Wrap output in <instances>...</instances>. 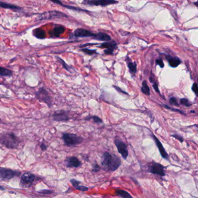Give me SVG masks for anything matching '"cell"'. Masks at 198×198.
Returning a JSON list of instances; mask_svg holds the SVG:
<instances>
[{"label": "cell", "mask_w": 198, "mask_h": 198, "mask_svg": "<svg viewBox=\"0 0 198 198\" xmlns=\"http://www.w3.org/2000/svg\"><path fill=\"white\" fill-rule=\"evenodd\" d=\"M101 165L104 170L108 171H115L121 165V159L116 155L105 152L103 156Z\"/></svg>", "instance_id": "cell-1"}, {"label": "cell", "mask_w": 198, "mask_h": 198, "mask_svg": "<svg viewBox=\"0 0 198 198\" xmlns=\"http://www.w3.org/2000/svg\"><path fill=\"white\" fill-rule=\"evenodd\" d=\"M20 143L19 138L12 132L4 133L0 136V144L8 149H16Z\"/></svg>", "instance_id": "cell-2"}, {"label": "cell", "mask_w": 198, "mask_h": 198, "mask_svg": "<svg viewBox=\"0 0 198 198\" xmlns=\"http://www.w3.org/2000/svg\"><path fill=\"white\" fill-rule=\"evenodd\" d=\"M62 139L64 140L65 144L69 147L78 145L82 143L84 140L81 137L76 134L69 133H65L63 134Z\"/></svg>", "instance_id": "cell-3"}, {"label": "cell", "mask_w": 198, "mask_h": 198, "mask_svg": "<svg viewBox=\"0 0 198 198\" xmlns=\"http://www.w3.org/2000/svg\"><path fill=\"white\" fill-rule=\"evenodd\" d=\"M35 98L38 100L45 103L49 108H51L52 106V101L51 96L48 91L44 88H40L35 93Z\"/></svg>", "instance_id": "cell-4"}, {"label": "cell", "mask_w": 198, "mask_h": 198, "mask_svg": "<svg viewBox=\"0 0 198 198\" xmlns=\"http://www.w3.org/2000/svg\"><path fill=\"white\" fill-rule=\"evenodd\" d=\"M165 167L163 166V165L159 163L152 162L148 166V169L146 172L151 173L153 175L164 177L165 175Z\"/></svg>", "instance_id": "cell-5"}, {"label": "cell", "mask_w": 198, "mask_h": 198, "mask_svg": "<svg viewBox=\"0 0 198 198\" xmlns=\"http://www.w3.org/2000/svg\"><path fill=\"white\" fill-rule=\"evenodd\" d=\"M65 14L62 12L57 11H48L40 14L37 17V21H44L50 20L54 18H61L62 17H66Z\"/></svg>", "instance_id": "cell-6"}, {"label": "cell", "mask_w": 198, "mask_h": 198, "mask_svg": "<svg viewBox=\"0 0 198 198\" xmlns=\"http://www.w3.org/2000/svg\"><path fill=\"white\" fill-rule=\"evenodd\" d=\"M116 0H84L83 4L84 5L92 6H102L105 7L117 3Z\"/></svg>", "instance_id": "cell-7"}, {"label": "cell", "mask_w": 198, "mask_h": 198, "mask_svg": "<svg viewBox=\"0 0 198 198\" xmlns=\"http://www.w3.org/2000/svg\"><path fill=\"white\" fill-rule=\"evenodd\" d=\"M19 174L20 173H19L18 172L14 171L10 169L0 167V178L2 180H10L15 176Z\"/></svg>", "instance_id": "cell-8"}, {"label": "cell", "mask_w": 198, "mask_h": 198, "mask_svg": "<svg viewBox=\"0 0 198 198\" xmlns=\"http://www.w3.org/2000/svg\"><path fill=\"white\" fill-rule=\"evenodd\" d=\"M52 119L56 122H67L71 118L67 111L65 110L56 111L52 115Z\"/></svg>", "instance_id": "cell-9"}, {"label": "cell", "mask_w": 198, "mask_h": 198, "mask_svg": "<svg viewBox=\"0 0 198 198\" xmlns=\"http://www.w3.org/2000/svg\"><path fill=\"white\" fill-rule=\"evenodd\" d=\"M35 178V176L30 173H26L23 174L21 178V186L22 188L30 187L32 185Z\"/></svg>", "instance_id": "cell-10"}, {"label": "cell", "mask_w": 198, "mask_h": 198, "mask_svg": "<svg viewBox=\"0 0 198 198\" xmlns=\"http://www.w3.org/2000/svg\"><path fill=\"white\" fill-rule=\"evenodd\" d=\"M114 143L117 147V151L119 154H121L123 158L126 159L129 155V151L126 144L119 139H116Z\"/></svg>", "instance_id": "cell-11"}, {"label": "cell", "mask_w": 198, "mask_h": 198, "mask_svg": "<svg viewBox=\"0 0 198 198\" xmlns=\"http://www.w3.org/2000/svg\"><path fill=\"white\" fill-rule=\"evenodd\" d=\"M100 48H106L104 51V53L106 55H113L115 49L117 48V43L115 41L105 42L101 44L100 46Z\"/></svg>", "instance_id": "cell-12"}, {"label": "cell", "mask_w": 198, "mask_h": 198, "mask_svg": "<svg viewBox=\"0 0 198 198\" xmlns=\"http://www.w3.org/2000/svg\"><path fill=\"white\" fill-rule=\"evenodd\" d=\"M152 138L154 139V143L156 144V146H157V148L159 151V153L161 155V156H162V158L165 159L166 160H168L169 159V156L167 154V153L166 152L163 144L159 141V140L157 139V137H156V136L153 133H152Z\"/></svg>", "instance_id": "cell-13"}, {"label": "cell", "mask_w": 198, "mask_h": 198, "mask_svg": "<svg viewBox=\"0 0 198 198\" xmlns=\"http://www.w3.org/2000/svg\"><path fill=\"white\" fill-rule=\"evenodd\" d=\"M95 34L83 29H77L74 32V36L76 38L93 37Z\"/></svg>", "instance_id": "cell-14"}, {"label": "cell", "mask_w": 198, "mask_h": 198, "mask_svg": "<svg viewBox=\"0 0 198 198\" xmlns=\"http://www.w3.org/2000/svg\"><path fill=\"white\" fill-rule=\"evenodd\" d=\"M65 164L68 167H78L81 165V162L77 157L70 156L65 159Z\"/></svg>", "instance_id": "cell-15"}, {"label": "cell", "mask_w": 198, "mask_h": 198, "mask_svg": "<svg viewBox=\"0 0 198 198\" xmlns=\"http://www.w3.org/2000/svg\"><path fill=\"white\" fill-rule=\"evenodd\" d=\"M165 58L168 61V65L172 68H176L181 63V60L175 56H171L170 55H165Z\"/></svg>", "instance_id": "cell-16"}, {"label": "cell", "mask_w": 198, "mask_h": 198, "mask_svg": "<svg viewBox=\"0 0 198 198\" xmlns=\"http://www.w3.org/2000/svg\"><path fill=\"white\" fill-rule=\"evenodd\" d=\"M65 32V28L64 26H57L55 28H54L50 34V35L51 37L56 38V37H59Z\"/></svg>", "instance_id": "cell-17"}, {"label": "cell", "mask_w": 198, "mask_h": 198, "mask_svg": "<svg viewBox=\"0 0 198 198\" xmlns=\"http://www.w3.org/2000/svg\"><path fill=\"white\" fill-rule=\"evenodd\" d=\"M92 38L94 40H97L101 41H105V42H108L111 40L110 35H109L106 33H102V32L95 34L94 36Z\"/></svg>", "instance_id": "cell-18"}, {"label": "cell", "mask_w": 198, "mask_h": 198, "mask_svg": "<svg viewBox=\"0 0 198 198\" xmlns=\"http://www.w3.org/2000/svg\"><path fill=\"white\" fill-rule=\"evenodd\" d=\"M70 183L72 184L73 186L78 191H82V192H85V191H88V189H89L88 187H85V186H80V184L81 182L77 181L76 180L72 179L70 180Z\"/></svg>", "instance_id": "cell-19"}, {"label": "cell", "mask_w": 198, "mask_h": 198, "mask_svg": "<svg viewBox=\"0 0 198 198\" xmlns=\"http://www.w3.org/2000/svg\"><path fill=\"white\" fill-rule=\"evenodd\" d=\"M0 8H4V9H9V10H12L13 11H19L21 10L19 7L18 6H16L15 5L11 4H8L5 2L0 1Z\"/></svg>", "instance_id": "cell-20"}, {"label": "cell", "mask_w": 198, "mask_h": 198, "mask_svg": "<svg viewBox=\"0 0 198 198\" xmlns=\"http://www.w3.org/2000/svg\"><path fill=\"white\" fill-rule=\"evenodd\" d=\"M13 72L11 70L0 66V76L1 77H12Z\"/></svg>", "instance_id": "cell-21"}, {"label": "cell", "mask_w": 198, "mask_h": 198, "mask_svg": "<svg viewBox=\"0 0 198 198\" xmlns=\"http://www.w3.org/2000/svg\"><path fill=\"white\" fill-rule=\"evenodd\" d=\"M33 35L38 39H44L46 37L45 31L40 28L35 29L33 32Z\"/></svg>", "instance_id": "cell-22"}, {"label": "cell", "mask_w": 198, "mask_h": 198, "mask_svg": "<svg viewBox=\"0 0 198 198\" xmlns=\"http://www.w3.org/2000/svg\"><path fill=\"white\" fill-rule=\"evenodd\" d=\"M117 195L120 197L122 198H133L132 196L127 191L122 189H116L115 191Z\"/></svg>", "instance_id": "cell-23"}, {"label": "cell", "mask_w": 198, "mask_h": 198, "mask_svg": "<svg viewBox=\"0 0 198 198\" xmlns=\"http://www.w3.org/2000/svg\"><path fill=\"white\" fill-rule=\"evenodd\" d=\"M128 68H129L130 72L132 74H135L137 73V63L130 61L127 62Z\"/></svg>", "instance_id": "cell-24"}, {"label": "cell", "mask_w": 198, "mask_h": 198, "mask_svg": "<svg viewBox=\"0 0 198 198\" xmlns=\"http://www.w3.org/2000/svg\"><path fill=\"white\" fill-rule=\"evenodd\" d=\"M141 91L145 95L149 96L150 95V89L149 88V87L145 81H143L142 83Z\"/></svg>", "instance_id": "cell-25"}, {"label": "cell", "mask_w": 198, "mask_h": 198, "mask_svg": "<svg viewBox=\"0 0 198 198\" xmlns=\"http://www.w3.org/2000/svg\"><path fill=\"white\" fill-rule=\"evenodd\" d=\"M57 59H58V61L59 62V63L62 65V66H63V67L66 70V71H67L69 72H72V66H69L67 63H66V62L61 57H57Z\"/></svg>", "instance_id": "cell-26"}, {"label": "cell", "mask_w": 198, "mask_h": 198, "mask_svg": "<svg viewBox=\"0 0 198 198\" xmlns=\"http://www.w3.org/2000/svg\"><path fill=\"white\" fill-rule=\"evenodd\" d=\"M180 103L183 105L185 106L186 107H190L192 105V103L189 101V100L185 98H182V99H180Z\"/></svg>", "instance_id": "cell-27"}, {"label": "cell", "mask_w": 198, "mask_h": 198, "mask_svg": "<svg viewBox=\"0 0 198 198\" xmlns=\"http://www.w3.org/2000/svg\"><path fill=\"white\" fill-rule=\"evenodd\" d=\"M81 51L82 52H83L84 54L89 55H94V54H97L96 50H91V49H87V48L82 49Z\"/></svg>", "instance_id": "cell-28"}, {"label": "cell", "mask_w": 198, "mask_h": 198, "mask_svg": "<svg viewBox=\"0 0 198 198\" xmlns=\"http://www.w3.org/2000/svg\"><path fill=\"white\" fill-rule=\"evenodd\" d=\"M164 107H165V109H167L171 110V111H173L177 112H178V113H180V114H182V115H185V112H184V111H181V110L173 109V108H172V107H169V106H167V105H164Z\"/></svg>", "instance_id": "cell-29"}, {"label": "cell", "mask_w": 198, "mask_h": 198, "mask_svg": "<svg viewBox=\"0 0 198 198\" xmlns=\"http://www.w3.org/2000/svg\"><path fill=\"white\" fill-rule=\"evenodd\" d=\"M156 65L157 66H160V68H163L165 66V64L163 63V61L162 60V59H156Z\"/></svg>", "instance_id": "cell-30"}, {"label": "cell", "mask_w": 198, "mask_h": 198, "mask_svg": "<svg viewBox=\"0 0 198 198\" xmlns=\"http://www.w3.org/2000/svg\"><path fill=\"white\" fill-rule=\"evenodd\" d=\"M170 103L171 104H173V105H175L176 106H179V104H178V103L177 101V100L176 98L175 97H171L170 99Z\"/></svg>", "instance_id": "cell-31"}, {"label": "cell", "mask_w": 198, "mask_h": 198, "mask_svg": "<svg viewBox=\"0 0 198 198\" xmlns=\"http://www.w3.org/2000/svg\"><path fill=\"white\" fill-rule=\"evenodd\" d=\"M171 137L175 138L176 139L178 140V141H180L181 143H182V142H184V138H183L182 136H180V135H178V134H175L171 135Z\"/></svg>", "instance_id": "cell-32"}, {"label": "cell", "mask_w": 198, "mask_h": 198, "mask_svg": "<svg viewBox=\"0 0 198 198\" xmlns=\"http://www.w3.org/2000/svg\"><path fill=\"white\" fill-rule=\"evenodd\" d=\"M192 91L195 93V94L197 96V95H198V85H197V83H194V84L192 85Z\"/></svg>", "instance_id": "cell-33"}, {"label": "cell", "mask_w": 198, "mask_h": 198, "mask_svg": "<svg viewBox=\"0 0 198 198\" xmlns=\"http://www.w3.org/2000/svg\"><path fill=\"white\" fill-rule=\"evenodd\" d=\"M100 167L99 165H98L97 164H95V165L93 166L92 170L94 172H99V170H100Z\"/></svg>", "instance_id": "cell-34"}, {"label": "cell", "mask_w": 198, "mask_h": 198, "mask_svg": "<svg viewBox=\"0 0 198 198\" xmlns=\"http://www.w3.org/2000/svg\"><path fill=\"white\" fill-rule=\"evenodd\" d=\"M92 118L93 121H94L95 123H102V120L97 116H93V117H92Z\"/></svg>", "instance_id": "cell-35"}, {"label": "cell", "mask_w": 198, "mask_h": 198, "mask_svg": "<svg viewBox=\"0 0 198 198\" xmlns=\"http://www.w3.org/2000/svg\"><path fill=\"white\" fill-rule=\"evenodd\" d=\"M153 88H154V90H155L157 93L160 94V90H159V89L158 85H157V84L156 82H154V84H153Z\"/></svg>", "instance_id": "cell-36"}, {"label": "cell", "mask_w": 198, "mask_h": 198, "mask_svg": "<svg viewBox=\"0 0 198 198\" xmlns=\"http://www.w3.org/2000/svg\"><path fill=\"white\" fill-rule=\"evenodd\" d=\"M40 148H41V149L42 151H45L47 149V145L45 143L42 142L41 144V145H40Z\"/></svg>", "instance_id": "cell-37"}, {"label": "cell", "mask_w": 198, "mask_h": 198, "mask_svg": "<svg viewBox=\"0 0 198 198\" xmlns=\"http://www.w3.org/2000/svg\"><path fill=\"white\" fill-rule=\"evenodd\" d=\"M51 2L55 3L56 4H58V5H59L61 6H62L63 4L62 3V2L60 1V0H50Z\"/></svg>", "instance_id": "cell-38"}, {"label": "cell", "mask_w": 198, "mask_h": 198, "mask_svg": "<svg viewBox=\"0 0 198 198\" xmlns=\"http://www.w3.org/2000/svg\"><path fill=\"white\" fill-rule=\"evenodd\" d=\"M113 88H115L118 92H121V93H124V94H126V95H128V93H127V92H124V91H123V90H121V89L120 88H119V87H116V86H113Z\"/></svg>", "instance_id": "cell-39"}, {"label": "cell", "mask_w": 198, "mask_h": 198, "mask_svg": "<svg viewBox=\"0 0 198 198\" xmlns=\"http://www.w3.org/2000/svg\"><path fill=\"white\" fill-rule=\"evenodd\" d=\"M191 112H195L194 111H191Z\"/></svg>", "instance_id": "cell-40"}, {"label": "cell", "mask_w": 198, "mask_h": 198, "mask_svg": "<svg viewBox=\"0 0 198 198\" xmlns=\"http://www.w3.org/2000/svg\"><path fill=\"white\" fill-rule=\"evenodd\" d=\"M0 189H3V188H2L1 187H0Z\"/></svg>", "instance_id": "cell-41"}, {"label": "cell", "mask_w": 198, "mask_h": 198, "mask_svg": "<svg viewBox=\"0 0 198 198\" xmlns=\"http://www.w3.org/2000/svg\"><path fill=\"white\" fill-rule=\"evenodd\" d=\"M1 120H0V123H1Z\"/></svg>", "instance_id": "cell-42"}]
</instances>
